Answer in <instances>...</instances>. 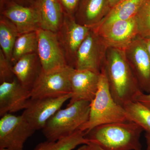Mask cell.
I'll use <instances>...</instances> for the list:
<instances>
[{"mask_svg":"<svg viewBox=\"0 0 150 150\" xmlns=\"http://www.w3.org/2000/svg\"><path fill=\"white\" fill-rule=\"evenodd\" d=\"M109 4L111 8L116 5L119 2L121 1V0H108Z\"/></svg>","mask_w":150,"mask_h":150,"instance_id":"obj_31","label":"cell"},{"mask_svg":"<svg viewBox=\"0 0 150 150\" xmlns=\"http://www.w3.org/2000/svg\"><path fill=\"white\" fill-rule=\"evenodd\" d=\"M37 54L42 71L49 72L68 66L56 33L39 28L37 30Z\"/></svg>","mask_w":150,"mask_h":150,"instance_id":"obj_11","label":"cell"},{"mask_svg":"<svg viewBox=\"0 0 150 150\" xmlns=\"http://www.w3.org/2000/svg\"><path fill=\"white\" fill-rule=\"evenodd\" d=\"M71 97V93L58 97L30 98L22 115L35 131L42 129Z\"/></svg>","mask_w":150,"mask_h":150,"instance_id":"obj_13","label":"cell"},{"mask_svg":"<svg viewBox=\"0 0 150 150\" xmlns=\"http://www.w3.org/2000/svg\"><path fill=\"white\" fill-rule=\"evenodd\" d=\"M111 9L108 0H80L74 18L79 24L93 28L103 21Z\"/></svg>","mask_w":150,"mask_h":150,"instance_id":"obj_16","label":"cell"},{"mask_svg":"<svg viewBox=\"0 0 150 150\" xmlns=\"http://www.w3.org/2000/svg\"><path fill=\"white\" fill-rule=\"evenodd\" d=\"M0 150H10L8 149H4V148H0Z\"/></svg>","mask_w":150,"mask_h":150,"instance_id":"obj_36","label":"cell"},{"mask_svg":"<svg viewBox=\"0 0 150 150\" xmlns=\"http://www.w3.org/2000/svg\"><path fill=\"white\" fill-rule=\"evenodd\" d=\"M134 100L140 103L150 110V92L144 93L142 92L135 96Z\"/></svg>","mask_w":150,"mask_h":150,"instance_id":"obj_27","label":"cell"},{"mask_svg":"<svg viewBox=\"0 0 150 150\" xmlns=\"http://www.w3.org/2000/svg\"><path fill=\"white\" fill-rule=\"evenodd\" d=\"M65 13L74 16L80 0H59Z\"/></svg>","mask_w":150,"mask_h":150,"instance_id":"obj_26","label":"cell"},{"mask_svg":"<svg viewBox=\"0 0 150 150\" xmlns=\"http://www.w3.org/2000/svg\"><path fill=\"white\" fill-rule=\"evenodd\" d=\"M139 35L146 39L150 37V0H144L136 16Z\"/></svg>","mask_w":150,"mask_h":150,"instance_id":"obj_24","label":"cell"},{"mask_svg":"<svg viewBox=\"0 0 150 150\" xmlns=\"http://www.w3.org/2000/svg\"><path fill=\"white\" fill-rule=\"evenodd\" d=\"M37 31L19 35L14 45L11 62L13 65L25 55L37 53L38 48Z\"/></svg>","mask_w":150,"mask_h":150,"instance_id":"obj_20","label":"cell"},{"mask_svg":"<svg viewBox=\"0 0 150 150\" xmlns=\"http://www.w3.org/2000/svg\"><path fill=\"white\" fill-rule=\"evenodd\" d=\"M67 66L49 72H41L30 91V98L58 97L71 93L70 74Z\"/></svg>","mask_w":150,"mask_h":150,"instance_id":"obj_5","label":"cell"},{"mask_svg":"<svg viewBox=\"0 0 150 150\" xmlns=\"http://www.w3.org/2000/svg\"><path fill=\"white\" fill-rule=\"evenodd\" d=\"M30 98V91L22 85L16 77L0 85V116L25 109Z\"/></svg>","mask_w":150,"mask_h":150,"instance_id":"obj_14","label":"cell"},{"mask_svg":"<svg viewBox=\"0 0 150 150\" xmlns=\"http://www.w3.org/2000/svg\"><path fill=\"white\" fill-rule=\"evenodd\" d=\"M85 136V132L78 130L70 136L51 142L47 150H72L79 145L87 144L89 141Z\"/></svg>","mask_w":150,"mask_h":150,"instance_id":"obj_23","label":"cell"},{"mask_svg":"<svg viewBox=\"0 0 150 150\" xmlns=\"http://www.w3.org/2000/svg\"><path fill=\"white\" fill-rule=\"evenodd\" d=\"M100 74L91 71L73 68L70 74L71 97L67 105L79 100L91 102L97 92Z\"/></svg>","mask_w":150,"mask_h":150,"instance_id":"obj_15","label":"cell"},{"mask_svg":"<svg viewBox=\"0 0 150 150\" xmlns=\"http://www.w3.org/2000/svg\"><path fill=\"white\" fill-rule=\"evenodd\" d=\"M145 39V40H146V43L148 51H149L150 55V37Z\"/></svg>","mask_w":150,"mask_h":150,"instance_id":"obj_33","label":"cell"},{"mask_svg":"<svg viewBox=\"0 0 150 150\" xmlns=\"http://www.w3.org/2000/svg\"><path fill=\"white\" fill-rule=\"evenodd\" d=\"M144 129L132 121L103 124L86 133L89 141L105 150H142Z\"/></svg>","mask_w":150,"mask_h":150,"instance_id":"obj_2","label":"cell"},{"mask_svg":"<svg viewBox=\"0 0 150 150\" xmlns=\"http://www.w3.org/2000/svg\"><path fill=\"white\" fill-rule=\"evenodd\" d=\"M144 1L121 0L111 8L107 16L100 23H108L118 20H126L135 17Z\"/></svg>","mask_w":150,"mask_h":150,"instance_id":"obj_19","label":"cell"},{"mask_svg":"<svg viewBox=\"0 0 150 150\" xmlns=\"http://www.w3.org/2000/svg\"><path fill=\"white\" fill-rule=\"evenodd\" d=\"M35 131L22 115L6 114L0 119V148L23 150L25 143Z\"/></svg>","mask_w":150,"mask_h":150,"instance_id":"obj_9","label":"cell"},{"mask_svg":"<svg viewBox=\"0 0 150 150\" xmlns=\"http://www.w3.org/2000/svg\"><path fill=\"white\" fill-rule=\"evenodd\" d=\"M16 1L26 2L32 3V4H34L35 1V0H16Z\"/></svg>","mask_w":150,"mask_h":150,"instance_id":"obj_34","label":"cell"},{"mask_svg":"<svg viewBox=\"0 0 150 150\" xmlns=\"http://www.w3.org/2000/svg\"><path fill=\"white\" fill-rule=\"evenodd\" d=\"M87 144L89 146L92 150H105L100 147L98 145H97L96 144H94V143H92V142H89Z\"/></svg>","mask_w":150,"mask_h":150,"instance_id":"obj_29","label":"cell"},{"mask_svg":"<svg viewBox=\"0 0 150 150\" xmlns=\"http://www.w3.org/2000/svg\"><path fill=\"white\" fill-rule=\"evenodd\" d=\"M103 69L111 95L123 107L142 92L129 66L124 50L108 48Z\"/></svg>","mask_w":150,"mask_h":150,"instance_id":"obj_1","label":"cell"},{"mask_svg":"<svg viewBox=\"0 0 150 150\" xmlns=\"http://www.w3.org/2000/svg\"><path fill=\"white\" fill-rule=\"evenodd\" d=\"M91 29L77 23L74 16L64 13L63 22L56 34L69 67L75 68L78 50Z\"/></svg>","mask_w":150,"mask_h":150,"instance_id":"obj_10","label":"cell"},{"mask_svg":"<svg viewBox=\"0 0 150 150\" xmlns=\"http://www.w3.org/2000/svg\"><path fill=\"white\" fill-rule=\"evenodd\" d=\"M51 142H49L48 141L41 143L38 145L35 150H47L51 145Z\"/></svg>","mask_w":150,"mask_h":150,"instance_id":"obj_28","label":"cell"},{"mask_svg":"<svg viewBox=\"0 0 150 150\" xmlns=\"http://www.w3.org/2000/svg\"><path fill=\"white\" fill-rule=\"evenodd\" d=\"M42 29L57 33L63 22L64 11L59 0H35Z\"/></svg>","mask_w":150,"mask_h":150,"instance_id":"obj_17","label":"cell"},{"mask_svg":"<svg viewBox=\"0 0 150 150\" xmlns=\"http://www.w3.org/2000/svg\"><path fill=\"white\" fill-rule=\"evenodd\" d=\"M90 107L89 101L79 100L58 110L42 129L47 141L56 142L80 130L88 121Z\"/></svg>","mask_w":150,"mask_h":150,"instance_id":"obj_4","label":"cell"},{"mask_svg":"<svg viewBox=\"0 0 150 150\" xmlns=\"http://www.w3.org/2000/svg\"><path fill=\"white\" fill-rule=\"evenodd\" d=\"M91 28L100 36L108 48L123 50L139 36L136 17L126 20L100 23Z\"/></svg>","mask_w":150,"mask_h":150,"instance_id":"obj_8","label":"cell"},{"mask_svg":"<svg viewBox=\"0 0 150 150\" xmlns=\"http://www.w3.org/2000/svg\"><path fill=\"white\" fill-rule=\"evenodd\" d=\"M13 65L0 49V82H11L16 77L13 71Z\"/></svg>","mask_w":150,"mask_h":150,"instance_id":"obj_25","label":"cell"},{"mask_svg":"<svg viewBox=\"0 0 150 150\" xmlns=\"http://www.w3.org/2000/svg\"><path fill=\"white\" fill-rule=\"evenodd\" d=\"M1 15L16 27L19 34L40 28L39 15L35 4L16 0H1Z\"/></svg>","mask_w":150,"mask_h":150,"instance_id":"obj_7","label":"cell"},{"mask_svg":"<svg viewBox=\"0 0 150 150\" xmlns=\"http://www.w3.org/2000/svg\"><path fill=\"white\" fill-rule=\"evenodd\" d=\"M108 48L100 36L91 28L78 50L74 69L100 74Z\"/></svg>","mask_w":150,"mask_h":150,"instance_id":"obj_6","label":"cell"},{"mask_svg":"<svg viewBox=\"0 0 150 150\" xmlns=\"http://www.w3.org/2000/svg\"><path fill=\"white\" fill-rule=\"evenodd\" d=\"M42 71L37 53L23 56L13 66L16 77L22 85L30 91Z\"/></svg>","mask_w":150,"mask_h":150,"instance_id":"obj_18","label":"cell"},{"mask_svg":"<svg viewBox=\"0 0 150 150\" xmlns=\"http://www.w3.org/2000/svg\"><path fill=\"white\" fill-rule=\"evenodd\" d=\"M129 66L143 92H150V55L144 38L140 36L124 50Z\"/></svg>","mask_w":150,"mask_h":150,"instance_id":"obj_12","label":"cell"},{"mask_svg":"<svg viewBox=\"0 0 150 150\" xmlns=\"http://www.w3.org/2000/svg\"><path fill=\"white\" fill-rule=\"evenodd\" d=\"M20 34L16 27L3 16L0 17V46L5 56L10 61L15 42Z\"/></svg>","mask_w":150,"mask_h":150,"instance_id":"obj_21","label":"cell"},{"mask_svg":"<svg viewBox=\"0 0 150 150\" xmlns=\"http://www.w3.org/2000/svg\"><path fill=\"white\" fill-rule=\"evenodd\" d=\"M129 121L141 126L146 132H150V110L140 103L132 100L123 106Z\"/></svg>","mask_w":150,"mask_h":150,"instance_id":"obj_22","label":"cell"},{"mask_svg":"<svg viewBox=\"0 0 150 150\" xmlns=\"http://www.w3.org/2000/svg\"><path fill=\"white\" fill-rule=\"evenodd\" d=\"M145 150H150V146L147 145V147L146 149Z\"/></svg>","mask_w":150,"mask_h":150,"instance_id":"obj_35","label":"cell"},{"mask_svg":"<svg viewBox=\"0 0 150 150\" xmlns=\"http://www.w3.org/2000/svg\"><path fill=\"white\" fill-rule=\"evenodd\" d=\"M145 137L147 145L150 146V132H146L145 134Z\"/></svg>","mask_w":150,"mask_h":150,"instance_id":"obj_32","label":"cell"},{"mask_svg":"<svg viewBox=\"0 0 150 150\" xmlns=\"http://www.w3.org/2000/svg\"><path fill=\"white\" fill-rule=\"evenodd\" d=\"M128 121L124 108L115 102L111 95L107 78L102 69L96 95L91 102L89 118L80 130L87 133L103 124Z\"/></svg>","mask_w":150,"mask_h":150,"instance_id":"obj_3","label":"cell"},{"mask_svg":"<svg viewBox=\"0 0 150 150\" xmlns=\"http://www.w3.org/2000/svg\"><path fill=\"white\" fill-rule=\"evenodd\" d=\"M76 150H92L88 144H83L78 148Z\"/></svg>","mask_w":150,"mask_h":150,"instance_id":"obj_30","label":"cell"}]
</instances>
